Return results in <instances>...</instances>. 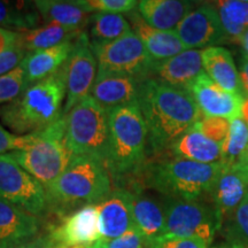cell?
<instances>
[{
    "mask_svg": "<svg viewBox=\"0 0 248 248\" xmlns=\"http://www.w3.org/2000/svg\"><path fill=\"white\" fill-rule=\"evenodd\" d=\"M138 105L148 132V146L154 153L169 150L202 117L187 90L173 88L148 77L142 82Z\"/></svg>",
    "mask_w": 248,
    "mask_h": 248,
    "instance_id": "obj_1",
    "label": "cell"
},
{
    "mask_svg": "<svg viewBox=\"0 0 248 248\" xmlns=\"http://www.w3.org/2000/svg\"><path fill=\"white\" fill-rule=\"evenodd\" d=\"M63 66L53 75L28 85L13 101L0 106V120L18 136L42 131L63 116Z\"/></svg>",
    "mask_w": 248,
    "mask_h": 248,
    "instance_id": "obj_2",
    "label": "cell"
},
{
    "mask_svg": "<svg viewBox=\"0 0 248 248\" xmlns=\"http://www.w3.org/2000/svg\"><path fill=\"white\" fill-rule=\"evenodd\" d=\"M223 170L222 163L206 164L172 157L145 163L137 176L142 184L167 198L200 200L212 194Z\"/></svg>",
    "mask_w": 248,
    "mask_h": 248,
    "instance_id": "obj_3",
    "label": "cell"
},
{
    "mask_svg": "<svg viewBox=\"0 0 248 248\" xmlns=\"http://www.w3.org/2000/svg\"><path fill=\"white\" fill-rule=\"evenodd\" d=\"M106 164L115 178L137 176L145 166L148 146L147 126L138 104L111 108Z\"/></svg>",
    "mask_w": 248,
    "mask_h": 248,
    "instance_id": "obj_4",
    "label": "cell"
},
{
    "mask_svg": "<svg viewBox=\"0 0 248 248\" xmlns=\"http://www.w3.org/2000/svg\"><path fill=\"white\" fill-rule=\"evenodd\" d=\"M46 190L47 203L58 207L98 204L111 193L107 164L90 156L73 155L67 169Z\"/></svg>",
    "mask_w": 248,
    "mask_h": 248,
    "instance_id": "obj_5",
    "label": "cell"
},
{
    "mask_svg": "<svg viewBox=\"0 0 248 248\" xmlns=\"http://www.w3.org/2000/svg\"><path fill=\"white\" fill-rule=\"evenodd\" d=\"M22 168L46 188L52 184L73 159L66 141V117L42 131L29 135V142L22 150L12 152Z\"/></svg>",
    "mask_w": 248,
    "mask_h": 248,
    "instance_id": "obj_6",
    "label": "cell"
},
{
    "mask_svg": "<svg viewBox=\"0 0 248 248\" xmlns=\"http://www.w3.org/2000/svg\"><path fill=\"white\" fill-rule=\"evenodd\" d=\"M64 117L66 141L71 154L106 163L109 138V114L106 108L89 95Z\"/></svg>",
    "mask_w": 248,
    "mask_h": 248,
    "instance_id": "obj_7",
    "label": "cell"
},
{
    "mask_svg": "<svg viewBox=\"0 0 248 248\" xmlns=\"http://www.w3.org/2000/svg\"><path fill=\"white\" fill-rule=\"evenodd\" d=\"M164 234L197 238L210 246L216 233L222 229L214 206L210 207L200 200L168 198L164 204Z\"/></svg>",
    "mask_w": 248,
    "mask_h": 248,
    "instance_id": "obj_8",
    "label": "cell"
},
{
    "mask_svg": "<svg viewBox=\"0 0 248 248\" xmlns=\"http://www.w3.org/2000/svg\"><path fill=\"white\" fill-rule=\"evenodd\" d=\"M98 69L146 79L151 77L155 62L135 32L102 45H92Z\"/></svg>",
    "mask_w": 248,
    "mask_h": 248,
    "instance_id": "obj_9",
    "label": "cell"
},
{
    "mask_svg": "<svg viewBox=\"0 0 248 248\" xmlns=\"http://www.w3.org/2000/svg\"><path fill=\"white\" fill-rule=\"evenodd\" d=\"M0 197L33 216L47 206L44 186L16 162L12 153L0 155Z\"/></svg>",
    "mask_w": 248,
    "mask_h": 248,
    "instance_id": "obj_10",
    "label": "cell"
},
{
    "mask_svg": "<svg viewBox=\"0 0 248 248\" xmlns=\"http://www.w3.org/2000/svg\"><path fill=\"white\" fill-rule=\"evenodd\" d=\"M66 77V102L63 116L91 94L98 73V61L90 42L88 32H82L74 40L73 51L63 64Z\"/></svg>",
    "mask_w": 248,
    "mask_h": 248,
    "instance_id": "obj_11",
    "label": "cell"
},
{
    "mask_svg": "<svg viewBox=\"0 0 248 248\" xmlns=\"http://www.w3.org/2000/svg\"><path fill=\"white\" fill-rule=\"evenodd\" d=\"M186 49H204L229 40L214 4L197 6L176 28Z\"/></svg>",
    "mask_w": 248,
    "mask_h": 248,
    "instance_id": "obj_12",
    "label": "cell"
},
{
    "mask_svg": "<svg viewBox=\"0 0 248 248\" xmlns=\"http://www.w3.org/2000/svg\"><path fill=\"white\" fill-rule=\"evenodd\" d=\"M187 91L197 102L202 116L219 117L228 121L243 117V106L246 98L224 91L206 73L201 74L188 86Z\"/></svg>",
    "mask_w": 248,
    "mask_h": 248,
    "instance_id": "obj_13",
    "label": "cell"
},
{
    "mask_svg": "<svg viewBox=\"0 0 248 248\" xmlns=\"http://www.w3.org/2000/svg\"><path fill=\"white\" fill-rule=\"evenodd\" d=\"M101 239L97 204L80 207L54 228L47 241L64 246H91Z\"/></svg>",
    "mask_w": 248,
    "mask_h": 248,
    "instance_id": "obj_14",
    "label": "cell"
},
{
    "mask_svg": "<svg viewBox=\"0 0 248 248\" xmlns=\"http://www.w3.org/2000/svg\"><path fill=\"white\" fill-rule=\"evenodd\" d=\"M144 80L98 69L90 95L107 110L124 105L138 104Z\"/></svg>",
    "mask_w": 248,
    "mask_h": 248,
    "instance_id": "obj_15",
    "label": "cell"
},
{
    "mask_svg": "<svg viewBox=\"0 0 248 248\" xmlns=\"http://www.w3.org/2000/svg\"><path fill=\"white\" fill-rule=\"evenodd\" d=\"M248 192V171L238 164L223 166V170L214 186L212 197L221 225L235 212Z\"/></svg>",
    "mask_w": 248,
    "mask_h": 248,
    "instance_id": "obj_16",
    "label": "cell"
},
{
    "mask_svg": "<svg viewBox=\"0 0 248 248\" xmlns=\"http://www.w3.org/2000/svg\"><path fill=\"white\" fill-rule=\"evenodd\" d=\"M203 73L202 49H186L168 60L155 63L151 77L173 88L187 90Z\"/></svg>",
    "mask_w": 248,
    "mask_h": 248,
    "instance_id": "obj_17",
    "label": "cell"
},
{
    "mask_svg": "<svg viewBox=\"0 0 248 248\" xmlns=\"http://www.w3.org/2000/svg\"><path fill=\"white\" fill-rule=\"evenodd\" d=\"M102 239H115L137 229L133 221L130 193L126 188H117L97 204Z\"/></svg>",
    "mask_w": 248,
    "mask_h": 248,
    "instance_id": "obj_18",
    "label": "cell"
},
{
    "mask_svg": "<svg viewBox=\"0 0 248 248\" xmlns=\"http://www.w3.org/2000/svg\"><path fill=\"white\" fill-rule=\"evenodd\" d=\"M126 190L130 193L131 212L137 230L146 239L148 246L152 241L164 234L166 213L164 207L152 197L142 192L140 185L131 183Z\"/></svg>",
    "mask_w": 248,
    "mask_h": 248,
    "instance_id": "obj_19",
    "label": "cell"
},
{
    "mask_svg": "<svg viewBox=\"0 0 248 248\" xmlns=\"http://www.w3.org/2000/svg\"><path fill=\"white\" fill-rule=\"evenodd\" d=\"M132 31L139 37L155 63L175 57L186 51L176 31H164L148 26L137 9L126 14Z\"/></svg>",
    "mask_w": 248,
    "mask_h": 248,
    "instance_id": "obj_20",
    "label": "cell"
},
{
    "mask_svg": "<svg viewBox=\"0 0 248 248\" xmlns=\"http://www.w3.org/2000/svg\"><path fill=\"white\" fill-rule=\"evenodd\" d=\"M195 8L187 0H141L137 11L142 20L155 29L173 31L186 15Z\"/></svg>",
    "mask_w": 248,
    "mask_h": 248,
    "instance_id": "obj_21",
    "label": "cell"
},
{
    "mask_svg": "<svg viewBox=\"0 0 248 248\" xmlns=\"http://www.w3.org/2000/svg\"><path fill=\"white\" fill-rule=\"evenodd\" d=\"M204 73L224 91L245 97L239 70L230 51L222 46L202 49ZM246 98V97H245Z\"/></svg>",
    "mask_w": 248,
    "mask_h": 248,
    "instance_id": "obj_22",
    "label": "cell"
},
{
    "mask_svg": "<svg viewBox=\"0 0 248 248\" xmlns=\"http://www.w3.org/2000/svg\"><path fill=\"white\" fill-rule=\"evenodd\" d=\"M74 39L47 49L29 52L21 63L26 75L27 86L53 75L62 68L74 47Z\"/></svg>",
    "mask_w": 248,
    "mask_h": 248,
    "instance_id": "obj_23",
    "label": "cell"
},
{
    "mask_svg": "<svg viewBox=\"0 0 248 248\" xmlns=\"http://www.w3.org/2000/svg\"><path fill=\"white\" fill-rule=\"evenodd\" d=\"M169 150L175 157L214 164L221 163L223 145L207 137L193 125L173 142Z\"/></svg>",
    "mask_w": 248,
    "mask_h": 248,
    "instance_id": "obj_24",
    "label": "cell"
},
{
    "mask_svg": "<svg viewBox=\"0 0 248 248\" xmlns=\"http://www.w3.org/2000/svg\"><path fill=\"white\" fill-rule=\"evenodd\" d=\"M38 231L36 216L0 197V244L32 239Z\"/></svg>",
    "mask_w": 248,
    "mask_h": 248,
    "instance_id": "obj_25",
    "label": "cell"
},
{
    "mask_svg": "<svg viewBox=\"0 0 248 248\" xmlns=\"http://www.w3.org/2000/svg\"><path fill=\"white\" fill-rule=\"evenodd\" d=\"M35 5L42 20H44L46 24H60L62 27L78 31H83L85 27L89 26L92 14L79 4L78 0H37Z\"/></svg>",
    "mask_w": 248,
    "mask_h": 248,
    "instance_id": "obj_26",
    "label": "cell"
},
{
    "mask_svg": "<svg viewBox=\"0 0 248 248\" xmlns=\"http://www.w3.org/2000/svg\"><path fill=\"white\" fill-rule=\"evenodd\" d=\"M80 32L82 31L69 29V28L62 27L60 24L47 23L45 26L36 28V29L18 32L20 33L18 44L29 53V52L54 47L67 40L76 38Z\"/></svg>",
    "mask_w": 248,
    "mask_h": 248,
    "instance_id": "obj_27",
    "label": "cell"
},
{
    "mask_svg": "<svg viewBox=\"0 0 248 248\" xmlns=\"http://www.w3.org/2000/svg\"><path fill=\"white\" fill-rule=\"evenodd\" d=\"M88 27L92 45L108 44L132 32L131 24L122 14L92 13Z\"/></svg>",
    "mask_w": 248,
    "mask_h": 248,
    "instance_id": "obj_28",
    "label": "cell"
},
{
    "mask_svg": "<svg viewBox=\"0 0 248 248\" xmlns=\"http://www.w3.org/2000/svg\"><path fill=\"white\" fill-rule=\"evenodd\" d=\"M40 18L35 1H0V27L22 32L40 27Z\"/></svg>",
    "mask_w": 248,
    "mask_h": 248,
    "instance_id": "obj_29",
    "label": "cell"
},
{
    "mask_svg": "<svg viewBox=\"0 0 248 248\" xmlns=\"http://www.w3.org/2000/svg\"><path fill=\"white\" fill-rule=\"evenodd\" d=\"M229 40H238L248 31V0L214 2Z\"/></svg>",
    "mask_w": 248,
    "mask_h": 248,
    "instance_id": "obj_30",
    "label": "cell"
},
{
    "mask_svg": "<svg viewBox=\"0 0 248 248\" xmlns=\"http://www.w3.org/2000/svg\"><path fill=\"white\" fill-rule=\"evenodd\" d=\"M248 146V124L243 117L230 121L229 132L223 142L222 161L224 167L238 163Z\"/></svg>",
    "mask_w": 248,
    "mask_h": 248,
    "instance_id": "obj_31",
    "label": "cell"
},
{
    "mask_svg": "<svg viewBox=\"0 0 248 248\" xmlns=\"http://www.w3.org/2000/svg\"><path fill=\"white\" fill-rule=\"evenodd\" d=\"M223 226L224 244L231 248H248V192Z\"/></svg>",
    "mask_w": 248,
    "mask_h": 248,
    "instance_id": "obj_32",
    "label": "cell"
},
{
    "mask_svg": "<svg viewBox=\"0 0 248 248\" xmlns=\"http://www.w3.org/2000/svg\"><path fill=\"white\" fill-rule=\"evenodd\" d=\"M26 88V75L21 64L11 73L0 76V106L13 101Z\"/></svg>",
    "mask_w": 248,
    "mask_h": 248,
    "instance_id": "obj_33",
    "label": "cell"
},
{
    "mask_svg": "<svg viewBox=\"0 0 248 248\" xmlns=\"http://www.w3.org/2000/svg\"><path fill=\"white\" fill-rule=\"evenodd\" d=\"M78 1L90 13H130L138 6V1L136 0H78Z\"/></svg>",
    "mask_w": 248,
    "mask_h": 248,
    "instance_id": "obj_34",
    "label": "cell"
},
{
    "mask_svg": "<svg viewBox=\"0 0 248 248\" xmlns=\"http://www.w3.org/2000/svg\"><path fill=\"white\" fill-rule=\"evenodd\" d=\"M148 243L137 229L126 232L115 239H101L90 248H146Z\"/></svg>",
    "mask_w": 248,
    "mask_h": 248,
    "instance_id": "obj_35",
    "label": "cell"
},
{
    "mask_svg": "<svg viewBox=\"0 0 248 248\" xmlns=\"http://www.w3.org/2000/svg\"><path fill=\"white\" fill-rule=\"evenodd\" d=\"M194 126L204 133L207 137L223 145L229 132L230 121L219 119V117L202 116L194 124Z\"/></svg>",
    "mask_w": 248,
    "mask_h": 248,
    "instance_id": "obj_36",
    "label": "cell"
},
{
    "mask_svg": "<svg viewBox=\"0 0 248 248\" xmlns=\"http://www.w3.org/2000/svg\"><path fill=\"white\" fill-rule=\"evenodd\" d=\"M150 248H209L203 240L179 235L163 234L152 241Z\"/></svg>",
    "mask_w": 248,
    "mask_h": 248,
    "instance_id": "obj_37",
    "label": "cell"
},
{
    "mask_svg": "<svg viewBox=\"0 0 248 248\" xmlns=\"http://www.w3.org/2000/svg\"><path fill=\"white\" fill-rule=\"evenodd\" d=\"M27 54L28 52L20 44L14 45L13 47L0 53V76L16 69L22 63Z\"/></svg>",
    "mask_w": 248,
    "mask_h": 248,
    "instance_id": "obj_38",
    "label": "cell"
},
{
    "mask_svg": "<svg viewBox=\"0 0 248 248\" xmlns=\"http://www.w3.org/2000/svg\"><path fill=\"white\" fill-rule=\"evenodd\" d=\"M29 142V135L27 136H15L7 131L0 124V155L6 154V152H15L22 150Z\"/></svg>",
    "mask_w": 248,
    "mask_h": 248,
    "instance_id": "obj_39",
    "label": "cell"
},
{
    "mask_svg": "<svg viewBox=\"0 0 248 248\" xmlns=\"http://www.w3.org/2000/svg\"><path fill=\"white\" fill-rule=\"evenodd\" d=\"M18 39H20V33L17 31L0 27V53L18 44Z\"/></svg>",
    "mask_w": 248,
    "mask_h": 248,
    "instance_id": "obj_40",
    "label": "cell"
},
{
    "mask_svg": "<svg viewBox=\"0 0 248 248\" xmlns=\"http://www.w3.org/2000/svg\"><path fill=\"white\" fill-rule=\"evenodd\" d=\"M43 240H20L0 244V248H42Z\"/></svg>",
    "mask_w": 248,
    "mask_h": 248,
    "instance_id": "obj_41",
    "label": "cell"
},
{
    "mask_svg": "<svg viewBox=\"0 0 248 248\" xmlns=\"http://www.w3.org/2000/svg\"><path fill=\"white\" fill-rule=\"evenodd\" d=\"M239 75H240V80H241V85H243L244 92H246L248 94V57L247 55H245V57L241 59Z\"/></svg>",
    "mask_w": 248,
    "mask_h": 248,
    "instance_id": "obj_42",
    "label": "cell"
},
{
    "mask_svg": "<svg viewBox=\"0 0 248 248\" xmlns=\"http://www.w3.org/2000/svg\"><path fill=\"white\" fill-rule=\"evenodd\" d=\"M235 164H238V166H240L241 168H244L248 171V146L246 148V151H245V153L243 154V156L240 157V160Z\"/></svg>",
    "mask_w": 248,
    "mask_h": 248,
    "instance_id": "obj_43",
    "label": "cell"
},
{
    "mask_svg": "<svg viewBox=\"0 0 248 248\" xmlns=\"http://www.w3.org/2000/svg\"><path fill=\"white\" fill-rule=\"evenodd\" d=\"M238 42H239L240 44L243 45L245 52H246V55L248 57V31L246 33H245V35L241 36L239 39H238Z\"/></svg>",
    "mask_w": 248,
    "mask_h": 248,
    "instance_id": "obj_44",
    "label": "cell"
},
{
    "mask_svg": "<svg viewBox=\"0 0 248 248\" xmlns=\"http://www.w3.org/2000/svg\"><path fill=\"white\" fill-rule=\"evenodd\" d=\"M243 119L245 122L248 124V98H246V100L244 102L243 106Z\"/></svg>",
    "mask_w": 248,
    "mask_h": 248,
    "instance_id": "obj_45",
    "label": "cell"
},
{
    "mask_svg": "<svg viewBox=\"0 0 248 248\" xmlns=\"http://www.w3.org/2000/svg\"><path fill=\"white\" fill-rule=\"evenodd\" d=\"M213 248H231V247L228 246V245H226V244H222V245H219V246H215V247H213Z\"/></svg>",
    "mask_w": 248,
    "mask_h": 248,
    "instance_id": "obj_46",
    "label": "cell"
}]
</instances>
